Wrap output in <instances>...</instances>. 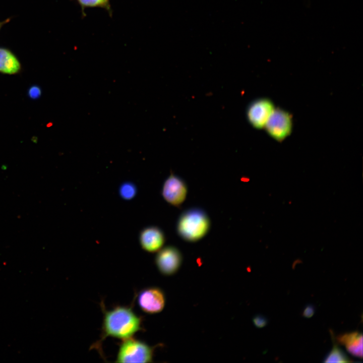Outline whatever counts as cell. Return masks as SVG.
Returning <instances> with one entry per match:
<instances>
[{
	"label": "cell",
	"instance_id": "obj_1",
	"mask_svg": "<svg viewBox=\"0 0 363 363\" xmlns=\"http://www.w3.org/2000/svg\"><path fill=\"white\" fill-rule=\"evenodd\" d=\"M103 314L101 338L93 344L91 348H96L101 354V344L108 337L123 340L133 337L143 330L142 319L133 310L132 306H117L106 310L101 302Z\"/></svg>",
	"mask_w": 363,
	"mask_h": 363
},
{
	"label": "cell",
	"instance_id": "obj_2",
	"mask_svg": "<svg viewBox=\"0 0 363 363\" xmlns=\"http://www.w3.org/2000/svg\"><path fill=\"white\" fill-rule=\"evenodd\" d=\"M209 226V219L206 213L199 208H193L182 213L178 221L177 230L183 238L194 241L203 237Z\"/></svg>",
	"mask_w": 363,
	"mask_h": 363
},
{
	"label": "cell",
	"instance_id": "obj_3",
	"mask_svg": "<svg viewBox=\"0 0 363 363\" xmlns=\"http://www.w3.org/2000/svg\"><path fill=\"white\" fill-rule=\"evenodd\" d=\"M154 348L133 337L124 340L117 354L116 362H151Z\"/></svg>",
	"mask_w": 363,
	"mask_h": 363
},
{
	"label": "cell",
	"instance_id": "obj_4",
	"mask_svg": "<svg viewBox=\"0 0 363 363\" xmlns=\"http://www.w3.org/2000/svg\"><path fill=\"white\" fill-rule=\"evenodd\" d=\"M264 128L271 137L277 141H282L291 133L292 116L285 110L275 108Z\"/></svg>",
	"mask_w": 363,
	"mask_h": 363
},
{
	"label": "cell",
	"instance_id": "obj_5",
	"mask_svg": "<svg viewBox=\"0 0 363 363\" xmlns=\"http://www.w3.org/2000/svg\"><path fill=\"white\" fill-rule=\"evenodd\" d=\"M137 302L140 309L149 314L159 313L163 309L165 297L162 290L155 287L144 288L137 295Z\"/></svg>",
	"mask_w": 363,
	"mask_h": 363
},
{
	"label": "cell",
	"instance_id": "obj_6",
	"mask_svg": "<svg viewBox=\"0 0 363 363\" xmlns=\"http://www.w3.org/2000/svg\"><path fill=\"white\" fill-rule=\"evenodd\" d=\"M274 109V104L270 99L266 98L258 99L251 102L248 107V119L255 129L264 128Z\"/></svg>",
	"mask_w": 363,
	"mask_h": 363
},
{
	"label": "cell",
	"instance_id": "obj_7",
	"mask_svg": "<svg viewBox=\"0 0 363 363\" xmlns=\"http://www.w3.org/2000/svg\"><path fill=\"white\" fill-rule=\"evenodd\" d=\"M182 262V255L179 250L172 246L160 249L155 257V263L159 271L165 275L175 273Z\"/></svg>",
	"mask_w": 363,
	"mask_h": 363
},
{
	"label": "cell",
	"instance_id": "obj_8",
	"mask_svg": "<svg viewBox=\"0 0 363 363\" xmlns=\"http://www.w3.org/2000/svg\"><path fill=\"white\" fill-rule=\"evenodd\" d=\"M187 193V188L185 182L173 174H170L163 185V197L174 206H179L184 201Z\"/></svg>",
	"mask_w": 363,
	"mask_h": 363
},
{
	"label": "cell",
	"instance_id": "obj_9",
	"mask_svg": "<svg viewBox=\"0 0 363 363\" xmlns=\"http://www.w3.org/2000/svg\"><path fill=\"white\" fill-rule=\"evenodd\" d=\"M165 241L162 231L156 226L143 229L139 234V241L142 248L145 251L153 253L158 251Z\"/></svg>",
	"mask_w": 363,
	"mask_h": 363
},
{
	"label": "cell",
	"instance_id": "obj_10",
	"mask_svg": "<svg viewBox=\"0 0 363 363\" xmlns=\"http://www.w3.org/2000/svg\"><path fill=\"white\" fill-rule=\"evenodd\" d=\"M337 341L343 345L352 355L362 357V334L358 331L346 333L337 337Z\"/></svg>",
	"mask_w": 363,
	"mask_h": 363
},
{
	"label": "cell",
	"instance_id": "obj_11",
	"mask_svg": "<svg viewBox=\"0 0 363 363\" xmlns=\"http://www.w3.org/2000/svg\"><path fill=\"white\" fill-rule=\"evenodd\" d=\"M21 69V64L14 54L9 49L0 47V73L14 75Z\"/></svg>",
	"mask_w": 363,
	"mask_h": 363
},
{
	"label": "cell",
	"instance_id": "obj_12",
	"mask_svg": "<svg viewBox=\"0 0 363 363\" xmlns=\"http://www.w3.org/2000/svg\"><path fill=\"white\" fill-rule=\"evenodd\" d=\"M351 360L340 348L336 343L334 342L331 350L326 355L323 362H350Z\"/></svg>",
	"mask_w": 363,
	"mask_h": 363
},
{
	"label": "cell",
	"instance_id": "obj_13",
	"mask_svg": "<svg viewBox=\"0 0 363 363\" xmlns=\"http://www.w3.org/2000/svg\"><path fill=\"white\" fill-rule=\"evenodd\" d=\"M80 6L82 9V13L84 16L85 14L84 11L87 8L98 7L105 9L110 15L112 16V10L110 4V0H74Z\"/></svg>",
	"mask_w": 363,
	"mask_h": 363
},
{
	"label": "cell",
	"instance_id": "obj_14",
	"mask_svg": "<svg viewBox=\"0 0 363 363\" xmlns=\"http://www.w3.org/2000/svg\"><path fill=\"white\" fill-rule=\"evenodd\" d=\"M137 187L131 182H125L119 188V194L120 197L126 200H130L137 194Z\"/></svg>",
	"mask_w": 363,
	"mask_h": 363
},
{
	"label": "cell",
	"instance_id": "obj_15",
	"mask_svg": "<svg viewBox=\"0 0 363 363\" xmlns=\"http://www.w3.org/2000/svg\"><path fill=\"white\" fill-rule=\"evenodd\" d=\"M254 325L259 328H263L268 324L267 319L263 315H258L253 319Z\"/></svg>",
	"mask_w": 363,
	"mask_h": 363
},
{
	"label": "cell",
	"instance_id": "obj_16",
	"mask_svg": "<svg viewBox=\"0 0 363 363\" xmlns=\"http://www.w3.org/2000/svg\"><path fill=\"white\" fill-rule=\"evenodd\" d=\"M41 94V90L40 88L37 85H33L28 89V96L32 99H37L39 98Z\"/></svg>",
	"mask_w": 363,
	"mask_h": 363
},
{
	"label": "cell",
	"instance_id": "obj_17",
	"mask_svg": "<svg viewBox=\"0 0 363 363\" xmlns=\"http://www.w3.org/2000/svg\"><path fill=\"white\" fill-rule=\"evenodd\" d=\"M315 313V307L312 304H309L304 308L302 315L306 318H310L314 315Z\"/></svg>",
	"mask_w": 363,
	"mask_h": 363
},
{
	"label": "cell",
	"instance_id": "obj_18",
	"mask_svg": "<svg viewBox=\"0 0 363 363\" xmlns=\"http://www.w3.org/2000/svg\"><path fill=\"white\" fill-rule=\"evenodd\" d=\"M5 22H0V29L2 27V26L4 24H5Z\"/></svg>",
	"mask_w": 363,
	"mask_h": 363
}]
</instances>
